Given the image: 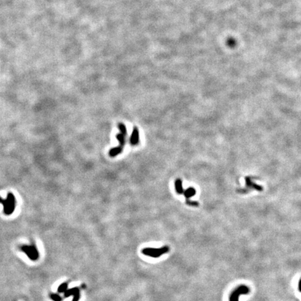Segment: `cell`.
Returning a JSON list of instances; mask_svg holds the SVG:
<instances>
[{"instance_id":"cell-1","label":"cell","mask_w":301,"mask_h":301,"mask_svg":"<svg viewBox=\"0 0 301 301\" xmlns=\"http://www.w3.org/2000/svg\"><path fill=\"white\" fill-rule=\"evenodd\" d=\"M0 203L4 206V212L6 215H11L13 213L15 206V197L12 193H8L6 199L0 197Z\"/></svg>"},{"instance_id":"cell-2","label":"cell","mask_w":301,"mask_h":301,"mask_svg":"<svg viewBox=\"0 0 301 301\" xmlns=\"http://www.w3.org/2000/svg\"><path fill=\"white\" fill-rule=\"evenodd\" d=\"M169 250H170V248L168 246H164L161 248H144L142 250V252L144 255L149 256V257H153V258H158L161 255L167 253Z\"/></svg>"},{"instance_id":"cell-3","label":"cell","mask_w":301,"mask_h":301,"mask_svg":"<svg viewBox=\"0 0 301 301\" xmlns=\"http://www.w3.org/2000/svg\"><path fill=\"white\" fill-rule=\"evenodd\" d=\"M250 292V289L248 286L242 285L237 287L232 292L229 298V301H238L239 296L242 294H248Z\"/></svg>"},{"instance_id":"cell-4","label":"cell","mask_w":301,"mask_h":301,"mask_svg":"<svg viewBox=\"0 0 301 301\" xmlns=\"http://www.w3.org/2000/svg\"><path fill=\"white\" fill-rule=\"evenodd\" d=\"M22 250L28 256V257L32 260H36L39 258V252L35 248V246H23L22 248Z\"/></svg>"},{"instance_id":"cell-5","label":"cell","mask_w":301,"mask_h":301,"mask_svg":"<svg viewBox=\"0 0 301 301\" xmlns=\"http://www.w3.org/2000/svg\"><path fill=\"white\" fill-rule=\"evenodd\" d=\"M140 142V135H139L138 128L136 126L133 128V133H132L131 137H130V144L133 146L137 145Z\"/></svg>"},{"instance_id":"cell-6","label":"cell","mask_w":301,"mask_h":301,"mask_svg":"<svg viewBox=\"0 0 301 301\" xmlns=\"http://www.w3.org/2000/svg\"><path fill=\"white\" fill-rule=\"evenodd\" d=\"M65 297H69L71 295H73V301H78L80 298V293H79V289L77 288H73L71 289L66 291L64 294Z\"/></svg>"},{"instance_id":"cell-7","label":"cell","mask_w":301,"mask_h":301,"mask_svg":"<svg viewBox=\"0 0 301 301\" xmlns=\"http://www.w3.org/2000/svg\"><path fill=\"white\" fill-rule=\"evenodd\" d=\"M196 194V190L194 188H188V189H186L183 192V195L185 196L186 199H190V197H192L194 195H195Z\"/></svg>"},{"instance_id":"cell-8","label":"cell","mask_w":301,"mask_h":301,"mask_svg":"<svg viewBox=\"0 0 301 301\" xmlns=\"http://www.w3.org/2000/svg\"><path fill=\"white\" fill-rule=\"evenodd\" d=\"M175 188L178 194H183L184 190L183 188L182 181L180 179H176V181H175Z\"/></svg>"},{"instance_id":"cell-9","label":"cell","mask_w":301,"mask_h":301,"mask_svg":"<svg viewBox=\"0 0 301 301\" xmlns=\"http://www.w3.org/2000/svg\"><path fill=\"white\" fill-rule=\"evenodd\" d=\"M122 151H123L122 148H121L120 147H118L113 148V149H110V151H109V154L111 157H114V156H117V155L121 154Z\"/></svg>"},{"instance_id":"cell-10","label":"cell","mask_w":301,"mask_h":301,"mask_svg":"<svg viewBox=\"0 0 301 301\" xmlns=\"http://www.w3.org/2000/svg\"><path fill=\"white\" fill-rule=\"evenodd\" d=\"M125 137H126V135H123V134L121 133L117 134L116 136V139H117V140L119 141V147L122 148V149H123V147H124L125 145Z\"/></svg>"},{"instance_id":"cell-11","label":"cell","mask_w":301,"mask_h":301,"mask_svg":"<svg viewBox=\"0 0 301 301\" xmlns=\"http://www.w3.org/2000/svg\"><path fill=\"white\" fill-rule=\"evenodd\" d=\"M245 182H246L247 185L249 186V187L254 188L258 190H261V189H262V188H261L260 186L257 185V184H255L254 183H252L249 178H245Z\"/></svg>"},{"instance_id":"cell-12","label":"cell","mask_w":301,"mask_h":301,"mask_svg":"<svg viewBox=\"0 0 301 301\" xmlns=\"http://www.w3.org/2000/svg\"><path fill=\"white\" fill-rule=\"evenodd\" d=\"M118 126H119V129L120 130V133H123V135H126L127 130H126V126H125V125L122 123H119V124H118Z\"/></svg>"},{"instance_id":"cell-13","label":"cell","mask_w":301,"mask_h":301,"mask_svg":"<svg viewBox=\"0 0 301 301\" xmlns=\"http://www.w3.org/2000/svg\"><path fill=\"white\" fill-rule=\"evenodd\" d=\"M185 203H186V204L189 205V206H194V207H197L199 205V202H197V201H192V200H190L189 199H186Z\"/></svg>"},{"instance_id":"cell-14","label":"cell","mask_w":301,"mask_h":301,"mask_svg":"<svg viewBox=\"0 0 301 301\" xmlns=\"http://www.w3.org/2000/svg\"><path fill=\"white\" fill-rule=\"evenodd\" d=\"M67 288H68V285L66 283H64L62 284V285H60V286L59 287L58 289V291L59 292H66L67 291Z\"/></svg>"},{"instance_id":"cell-15","label":"cell","mask_w":301,"mask_h":301,"mask_svg":"<svg viewBox=\"0 0 301 301\" xmlns=\"http://www.w3.org/2000/svg\"><path fill=\"white\" fill-rule=\"evenodd\" d=\"M51 298L53 299L54 301H61L62 300V298H61L59 295H57V294H52Z\"/></svg>"},{"instance_id":"cell-16","label":"cell","mask_w":301,"mask_h":301,"mask_svg":"<svg viewBox=\"0 0 301 301\" xmlns=\"http://www.w3.org/2000/svg\"><path fill=\"white\" fill-rule=\"evenodd\" d=\"M299 289L301 291V280L300 281V283H299Z\"/></svg>"}]
</instances>
